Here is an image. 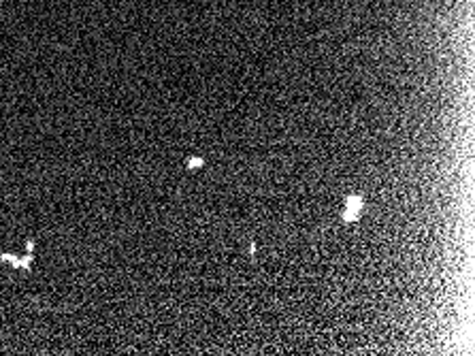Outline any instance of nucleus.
Returning <instances> with one entry per match:
<instances>
[{"instance_id": "f03ea898", "label": "nucleus", "mask_w": 475, "mask_h": 356, "mask_svg": "<svg viewBox=\"0 0 475 356\" xmlns=\"http://www.w3.org/2000/svg\"><path fill=\"white\" fill-rule=\"evenodd\" d=\"M0 263H11L15 269H26L30 271L32 269V263H34V254H28L26 256H17V254H11V252H3L0 254Z\"/></svg>"}, {"instance_id": "7ed1b4c3", "label": "nucleus", "mask_w": 475, "mask_h": 356, "mask_svg": "<svg viewBox=\"0 0 475 356\" xmlns=\"http://www.w3.org/2000/svg\"><path fill=\"white\" fill-rule=\"evenodd\" d=\"M186 167L188 169H200V167H205V158H200V156H190L186 160Z\"/></svg>"}, {"instance_id": "39448f33", "label": "nucleus", "mask_w": 475, "mask_h": 356, "mask_svg": "<svg viewBox=\"0 0 475 356\" xmlns=\"http://www.w3.org/2000/svg\"><path fill=\"white\" fill-rule=\"evenodd\" d=\"M249 254H252V256L256 254V243H254V241H252V243H249Z\"/></svg>"}, {"instance_id": "f257e3e1", "label": "nucleus", "mask_w": 475, "mask_h": 356, "mask_svg": "<svg viewBox=\"0 0 475 356\" xmlns=\"http://www.w3.org/2000/svg\"><path fill=\"white\" fill-rule=\"evenodd\" d=\"M364 209V198L360 194H350L346 198V207H343V213H341V220L346 224H354L360 220V213Z\"/></svg>"}, {"instance_id": "20e7f679", "label": "nucleus", "mask_w": 475, "mask_h": 356, "mask_svg": "<svg viewBox=\"0 0 475 356\" xmlns=\"http://www.w3.org/2000/svg\"><path fill=\"white\" fill-rule=\"evenodd\" d=\"M26 252H28V254H34V241H32V239L26 241Z\"/></svg>"}]
</instances>
